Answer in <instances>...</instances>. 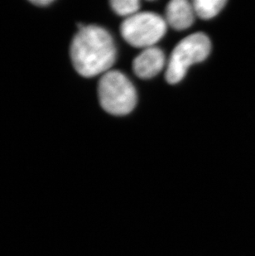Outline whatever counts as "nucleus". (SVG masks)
<instances>
[{
    "instance_id": "obj_1",
    "label": "nucleus",
    "mask_w": 255,
    "mask_h": 256,
    "mask_svg": "<svg viewBox=\"0 0 255 256\" xmlns=\"http://www.w3.org/2000/svg\"><path fill=\"white\" fill-rule=\"evenodd\" d=\"M70 52L76 70L86 78L108 72L117 55L110 34L97 25H80L79 32L70 44Z\"/></svg>"
},
{
    "instance_id": "obj_2",
    "label": "nucleus",
    "mask_w": 255,
    "mask_h": 256,
    "mask_svg": "<svg viewBox=\"0 0 255 256\" xmlns=\"http://www.w3.org/2000/svg\"><path fill=\"white\" fill-rule=\"evenodd\" d=\"M98 96L102 108L113 116L130 114L137 104L134 86L120 70H108L102 76Z\"/></svg>"
},
{
    "instance_id": "obj_3",
    "label": "nucleus",
    "mask_w": 255,
    "mask_h": 256,
    "mask_svg": "<svg viewBox=\"0 0 255 256\" xmlns=\"http://www.w3.org/2000/svg\"><path fill=\"white\" fill-rule=\"evenodd\" d=\"M210 50L209 38L202 32L193 34L183 38L174 48L169 58L165 73L166 82L172 85L180 82L185 78L188 68L206 60Z\"/></svg>"
},
{
    "instance_id": "obj_4",
    "label": "nucleus",
    "mask_w": 255,
    "mask_h": 256,
    "mask_svg": "<svg viewBox=\"0 0 255 256\" xmlns=\"http://www.w3.org/2000/svg\"><path fill=\"white\" fill-rule=\"evenodd\" d=\"M166 21L151 12H138L126 18L120 27L121 35L128 44L137 48L155 46L166 34Z\"/></svg>"
},
{
    "instance_id": "obj_5",
    "label": "nucleus",
    "mask_w": 255,
    "mask_h": 256,
    "mask_svg": "<svg viewBox=\"0 0 255 256\" xmlns=\"http://www.w3.org/2000/svg\"><path fill=\"white\" fill-rule=\"evenodd\" d=\"M166 64V56L161 49L152 46L144 50L132 62V70L138 78L151 79L158 75Z\"/></svg>"
},
{
    "instance_id": "obj_6",
    "label": "nucleus",
    "mask_w": 255,
    "mask_h": 256,
    "mask_svg": "<svg viewBox=\"0 0 255 256\" xmlns=\"http://www.w3.org/2000/svg\"><path fill=\"white\" fill-rule=\"evenodd\" d=\"M195 17L192 2L186 0H172L166 5L165 21L175 30L189 28L194 24Z\"/></svg>"
},
{
    "instance_id": "obj_7",
    "label": "nucleus",
    "mask_w": 255,
    "mask_h": 256,
    "mask_svg": "<svg viewBox=\"0 0 255 256\" xmlns=\"http://www.w3.org/2000/svg\"><path fill=\"white\" fill-rule=\"evenodd\" d=\"M226 2V0H196L192 5L196 15L202 20H207L216 17Z\"/></svg>"
},
{
    "instance_id": "obj_8",
    "label": "nucleus",
    "mask_w": 255,
    "mask_h": 256,
    "mask_svg": "<svg viewBox=\"0 0 255 256\" xmlns=\"http://www.w3.org/2000/svg\"><path fill=\"white\" fill-rule=\"evenodd\" d=\"M110 5L117 14L126 18L138 14L140 8L138 0H113Z\"/></svg>"
},
{
    "instance_id": "obj_9",
    "label": "nucleus",
    "mask_w": 255,
    "mask_h": 256,
    "mask_svg": "<svg viewBox=\"0 0 255 256\" xmlns=\"http://www.w3.org/2000/svg\"><path fill=\"white\" fill-rule=\"evenodd\" d=\"M53 1H32V4H34L36 5V6H38V7H45L46 5H50L51 4H52Z\"/></svg>"
}]
</instances>
